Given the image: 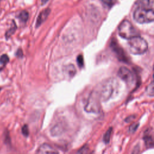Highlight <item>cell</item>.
<instances>
[{"label":"cell","instance_id":"6da1fadb","mask_svg":"<svg viewBox=\"0 0 154 154\" xmlns=\"http://www.w3.org/2000/svg\"><path fill=\"white\" fill-rule=\"evenodd\" d=\"M133 13L134 19L140 24L149 23L154 19V0H138Z\"/></svg>","mask_w":154,"mask_h":154},{"label":"cell","instance_id":"8992f818","mask_svg":"<svg viewBox=\"0 0 154 154\" xmlns=\"http://www.w3.org/2000/svg\"><path fill=\"white\" fill-rule=\"evenodd\" d=\"M119 78L128 84H131L134 80V76L133 72L126 67H121L118 71Z\"/></svg>","mask_w":154,"mask_h":154},{"label":"cell","instance_id":"3957f363","mask_svg":"<svg viewBox=\"0 0 154 154\" xmlns=\"http://www.w3.org/2000/svg\"><path fill=\"white\" fill-rule=\"evenodd\" d=\"M118 30L119 36L126 40L140 36L139 33L134 28L131 23L127 20H125L121 23L119 27Z\"/></svg>","mask_w":154,"mask_h":154},{"label":"cell","instance_id":"5b68a950","mask_svg":"<svg viewBox=\"0 0 154 154\" xmlns=\"http://www.w3.org/2000/svg\"><path fill=\"white\" fill-rule=\"evenodd\" d=\"M99 98L97 93H93L89 97L87 104L84 107V110L87 113H98L100 111Z\"/></svg>","mask_w":154,"mask_h":154},{"label":"cell","instance_id":"5bb4252c","mask_svg":"<svg viewBox=\"0 0 154 154\" xmlns=\"http://www.w3.org/2000/svg\"><path fill=\"white\" fill-rule=\"evenodd\" d=\"M17 28L16 25L15 24V22L14 21H13V26H12V27L7 31L6 33V37L7 39H8V38L12 35L14 34V33L15 32V31H16Z\"/></svg>","mask_w":154,"mask_h":154},{"label":"cell","instance_id":"4fadbf2b","mask_svg":"<svg viewBox=\"0 0 154 154\" xmlns=\"http://www.w3.org/2000/svg\"><path fill=\"white\" fill-rule=\"evenodd\" d=\"M29 17V14L27 11H22L18 16V18L22 22H26Z\"/></svg>","mask_w":154,"mask_h":154},{"label":"cell","instance_id":"9a60e30c","mask_svg":"<svg viewBox=\"0 0 154 154\" xmlns=\"http://www.w3.org/2000/svg\"><path fill=\"white\" fill-rule=\"evenodd\" d=\"M66 70L67 72V74L69 75H70L71 76H74L76 72L75 67L72 65H69L68 66H67Z\"/></svg>","mask_w":154,"mask_h":154},{"label":"cell","instance_id":"2e32d148","mask_svg":"<svg viewBox=\"0 0 154 154\" xmlns=\"http://www.w3.org/2000/svg\"><path fill=\"white\" fill-rule=\"evenodd\" d=\"M9 58L8 56L6 54H4L1 56V57H0V63L5 65L6 64H7L9 62Z\"/></svg>","mask_w":154,"mask_h":154},{"label":"cell","instance_id":"52a82bcc","mask_svg":"<svg viewBox=\"0 0 154 154\" xmlns=\"http://www.w3.org/2000/svg\"><path fill=\"white\" fill-rule=\"evenodd\" d=\"M111 48L113 51L116 53V55L118 56V58L120 60V61H124V62H127L128 59L125 54L124 51L123 49L119 47V45L118 44L116 41H113L111 42Z\"/></svg>","mask_w":154,"mask_h":154},{"label":"cell","instance_id":"7a4b0ae2","mask_svg":"<svg viewBox=\"0 0 154 154\" xmlns=\"http://www.w3.org/2000/svg\"><path fill=\"white\" fill-rule=\"evenodd\" d=\"M128 45L129 51L134 55L143 54L148 49L147 42L140 36L130 38L128 40Z\"/></svg>","mask_w":154,"mask_h":154},{"label":"cell","instance_id":"d6986e66","mask_svg":"<svg viewBox=\"0 0 154 154\" xmlns=\"http://www.w3.org/2000/svg\"><path fill=\"white\" fill-rule=\"evenodd\" d=\"M22 133L25 137H28L29 135V129L27 125H24L22 128Z\"/></svg>","mask_w":154,"mask_h":154},{"label":"cell","instance_id":"cb8c5ba5","mask_svg":"<svg viewBox=\"0 0 154 154\" xmlns=\"http://www.w3.org/2000/svg\"><path fill=\"white\" fill-rule=\"evenodd\" d=\"M16 56L18 57H22L23 56V53H22V51L21 50H18L17 52H16Z\"/></svg>","mask_w":154,"mask_h":154},{"label":"cell","instance_id":"44dd1931","mask_svg":"<svg viewBox=\"0 0 154 154\" xmlns=\"http://www.w3.org/2000/svg\"><path fill=\"white\" fill-rule=\"evenodd\" d=\"M138 126H139V124H138V123H136V124H134L133 125H132L129 127V132L131 133H134L138 128Z\"/></svg>","mask_w":154,"mask_h":154},{"label":"cell","instance_id":"7402d4cb","mask_svg":"<svg viewBox=\"0 0 154 154\" xmlns=\"http://www.w3.org/2000/svg\"><path fill=\"white\" fill-rule=\"evenodd\" d=\"M101 1L108 6H111L114 3V0H101Z\"/></svg>","mask_w":154,"mask_h":154},{"label":"cell","instance_id":"ba28073f","mask_svg":"<svg viewBox=\"0 0 154 154\" xmlns=\"http://www.w3.org/2000/svg\"><path fill=\"white\" fill-rule=\"evenodd\" d=\"M37 154H59V153L50 144L43 143L38 147Z\"/></svg>","mask_w":154,"mask_h":154},{"label":"cell","instance_id":"7c38bea8","mask_svg":"<svg viewBox=\"0 0 154 154\" xmlns=\"http://www.w3.org/2000/svg\"><path fill=\"white\" fill-rule=\"evenodd\" d=\"M112 129H113L112 128H110L107 131L106 133H105V134L104 135L103 140L105 144H107L110 142L111 133H112Z\"/></svg>","mask_w":154,"mask_h":154},{"label":"cell","instance_id":"8fae6325","mask_svg":"<svg viewBox=\"0 0 154 154\" xmlns=\"http://www.w3.org/2000/svg\"><path fill=\"white\" fill-rule=\"evenodd\" d=\"M64 129H65L64 126L63 125L57 124L51 129V135L54 137L60 135V134H61L63 133Z\"/></svg>","mask_w":154,"mask_h":154},{"label":"cell","instance_id":"d4e9b609","mask_svg":"<svg viewBox=\"0 0 154 154\" xmlns=\"http://www.w3.org/2000/svg\"><path fill=\"white\" fill-rule=\"evenodd\" d=\"M48 1H49V0H41L42 5H44V4H45L46 3H47L48 2Z\"/></svg>","mask_w":154,"mask_h":154},{"label":"cell","instance_id":"ffe728a7","mask_svg":"<svg viewBox=\"0 0 154 154\" xmlns=\"http://www.w3.org/2000/svg\"><path fill=\"white\" fill-rule=\"evenodd\" d=\"M76 61H77V63H78V66L81 67H83L84 66V58L83 56L82 55H80L78 57H77L76 59Z\"/></svg>","mask_w":154,"mask_h":154},{"label":"cell","instance_id":"ac0fdd59","mask_svg":"<svg viewBox=\"0 0 154 154\" xmlns=\"http://www.w3.org/2000/svg\"><path fill=\"white\" fill-rule=\"evenodd\" d=\"M89 152V148L87 145L84 146L83 147L76 153V154H87Z\"/></svg>","mask_w":154,"mask_h":154},{"label":"cell","instance_id":"9c48e42d","mask_svg":"<svg viewBox=\"0 0 154 154\" xmlns=\"http://www.w3.org/2000/svg\"><path fill=\"white\" fill-rule=\"evenodd\" d=\"M152 129H147L144 134L143 140L146 146L149 148H153V138Z\"/></svg>","mask_w":154,"mask_h":154},{"label":"cell","instance_id":"277c9868","mask_svg":"<svg viewBox=\"0 0 154 154\" xmlns=\"http://www.w3.org/2000/svg\"><path fill=\"white\" fill-rule=\"evenodd\" d=\"M114 84L111 80L107 81L102 84L99 92L97 93L100 100L106 101L111 98L114 90Z\"/></svg>","mask_w":154,"mask_h":154},{"label":"cell","instance_id":"603a6c76","mask_svg":"<svg viewBox=\"0 0 154 154\" xmlns=\"http://www.w3.org/2000/svg\"><path fill=\"white\" fill-rule=\"evenodd\" d=\"M140 153V147L139 145H137L134 148L132 154H139Z\"/></svg>","mask_w":154,"mask_h":154},{"label":"cell","instance_id":"e0dca14e","mask_svg":"<svg viewBox=\"0 0 154 154\" xmlns=\"http://www.w3.org/2000/svg\"><path fill=\"white\" fill-rule=\"evenodd\" d=\"M146 91H147V94L148 95H149L150 96H152V97L153 96V81L148 87L147 89H146Z\"/></svg>","mask_w":154,"mask_h":154},{"label":"cell","instance_id":"30bf717a","mask_svg":"<svg viewBox=\"0 0 154 154\" xmlns=\"http://www.w3.org/2000/svg\"><path fill=\"white\" fill-rule=\"evenodd\" d=\"M50 12L51 10L50 9H46L39 14L36 21V27H39L42 23L47 19L50 13Z\"/></svg>","mask_w":154,"mask_h":154}]
</instances>
